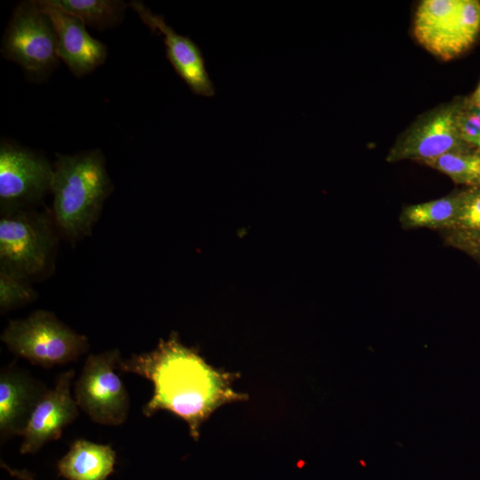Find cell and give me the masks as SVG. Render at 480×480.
Segmentation results:
<instances>
[{"instance_id":"8","label":"cell","mask_w":480,"mask_h":480,"mask_svg":"<svg viewBox=\"0 0 480 480\" xmlns=\"http://www.w3.org/2000/svg\"><path fill=\"white\" fill-rule=\"evenodd\" d=\"M53 166L42 155L12 142L0 144L1 213L27 209L51 192Z\"/></svg>"},{"instance_id":"15","label":"cell","mask_w":480,"mask_h":480,"mask_svg":"<svg viewBox=\"0 0 480 480\" xmlns=\"http://www.w3.org/2000/svg\"><path fill=\"white\" fill-rule=\"evenodd\" d=\"M464 190L449 196L405 206L399 222L404 229L430 228L440 232L452 229L459 218Z\"/></svg>"},{"instance_id":"2","label":"cell","mask_w":480,"mask_h":480,"mask_svg":"<svg viewBox=\"0 0 480 480\" xmlns=\"http://www.w3.org/2000/svg\"><path fill=\"white\" fill-rule=\"evenodd\" d=\"M112 188L100 149L56 154L51 188L55 224L69 240L89 236Z\"/></svg>"},{"instance_id":"14","label":"cell","mask_w":480,"mask_h":480,"mask_svg":"<svg viewBox=\"0 0 480 480\" xmlns=\"http://www.w3.org/2000/svg\"><path fill=\"white\" fill-rule=\"evenodd\" d=\"M116 462V454L111 445L80 438L58 461L57 470L67 480H107Z\"/></svg>"},{"instance_id":"12","label":"cell","mask_w":480,"mask_h":480,"mask_svg":"<svg viewBox=\"0 0 480 480\" xmlns=\"http://www.w3.org/2000/svg\"><path fill=\"white\" fill-rule=\"evenodd\" d=\"M36 3L53 25L60 60L74 76H84L105 62L107 46L87 32L82 20L46 0H36Z\"/></svg>"},{"instance_id":"1","label":"cell","mask_w":480,"mask_h":480,"mask_svg":"<svg viewBox=\"0 0 480 480\" xmlns=\"http://www.w3.org/2000/svg\"><path fill=\"white\" fill-rule=\"evenodd\" d=\"M117 369L153 384V395L142 408L145 416L167 411L187 423L195 441L201 426L220 407L248 399L247 394L233 388L239 373L212 366L196 348L181 343L176 333L161 339L149 352L121 358Z\"/></svg>"},{"instance_id":"21","label":"cell","mask_w":480,"mask_h":480,"mask_svg":"<svg viewBox=\"0 0 480 480\" xmlns=\"http://www.w3.org/2000/svg\"><path fill=\"white\" fill-rule=\"evenodd\" d=\"M446 243L468 254L480 263V235L442 232Z\"/></svg>"},{"instance_id":"13","label":"cell","mask_w":480,"mask_h":480,"mask_svg":"<svg viewBox=\"0 0 480 480\" xmlns=\"http://www.w3.org/2000/svg\"><path fill=\"white\" fill-rule=\"evenodd\" d=\"M49 388L10 364L0 372V441L23 436L30 417Z\"/></svg>"},{"instance_id":"24","label":"cell","mask_w":480,"mask_h":480,"mask_svg":"<svg viewBox=\"0 0 480 480\" xmlns=\"http://www.w3.org/2000/svg\"><path fill=\"white\" fill-rule=\"evenodd\" d=\"M465 108L480 120V108L471 104L468 100L463 102Z\"/></svg>"},{"instance_id":"20","label":"cell","mask_w":480,"mask_h":480,"mask_svg":"<svg viewBox=\"0 0 480 480\" xmlns=\"http://www.w3.org/2000/svg\"><path fill=\"white\" fill-rule=\"evenodd\" d=\"M457 123L462 139L480 151V120L465 108L463 102L460 106Z\"/></svg>"},{"instance_id":"11","label":"cell","mask_w":480,"mask_h":480,"mask_svg":"<svg viewBox=\"0 0 480 480\" xmlns=\"http://www.w3.org/2000/svg\"><path fill=\"white\" fill-rule=\"evenodd\" d=\"M129 5L153 32L164 36L166 57L188 88L196 95L212 97L215 87L199 46L190 37L175 32L163 16L152 12L142 2L132 1Z\"/></svg>"},{"instance_id":"23","label":"cell","mask_w":480,"mask_h":480,"mask_svg":"<svg viewBox=\"0 0 480 480\" xmlns=\"http://www.w3.org/2000/svg\"><path fill=\"white\" fill-rule=\"evenodd\" d=\"M468 101L473 104L474 106L480 108V83L477 85L476 89L473 92L472 96L468 100Z\"/></svg>"},{"instance_id":"7","label":"cell","mask_w":480,"mask_h":480,"mask_svg":"<svg viewBox=\"0 0 480 480\" xmlns=\"http://www.w3.org/2000/svg\"><path fill=\"white\" fill-rule=\"evenodd\" d=\"M120 360L117 348L91 354L75 382L73 396L78 408L98 424L119 426L128 417L130 397L116 373Z\"/></svg>"},{"instance_id":"3","label":"cell","mask_w":480,"mask_h":480,"mask_svg":"<svg viewBox=\"0 0 480 480\" xmlns=\"http://www.w3.org/2000/svg\"><path fill=\"white\" fill-rule=\"evenodd\" d=\"M1 340L15 356L43 368L76 361L90 348L86 336L43 309L25 318L9 321Z\"/></svg>"},{"instance_id":"22","label":"cell","mask_w":480,"mask_h":480,"mask_svg":"<svg viewBox=\"0 0 480 480\" xmlns=\"http://www.w3.org/2000/svg\"><path fill=\"white\" fill-rule=\"evenodd\" d=\"M1 467L4 468L12 476L16 477L20 480H35L34 475L27 469L18 470L11 468L3 461H1Z\"/></svg>"},{"instance_id":"19","label":"cell","mask_w":480,"mask_h":480,"mask_svg":"<svg viewBox=\"0 0 480 480\" xmlns=\"http://www.w3.org/2000/svg\"><path fill=\"white\" fill-rule=\"evenodd\" d=\"M447 231L480 235V186L464 190L463 203L457 222Z\"/></svg>"},{"instance_id":"4","label":"cell","mask_w":480,"mask_h":480,"mask_svg":"<svg viewBox=\"0 0 480 480\" xmlns=\"http://www.w3.org/2000/svg\"><path fill=\"white\" fill-rule=\"evenodd\" d=\"M1 54L34 81L45 80L57 68L56 33L36 1L17 4L3 36Z\"/></svg>"},{"instance_id":"5","label":"cell","mask_w":480,"mask_h":480,"mask_svg":"<svg viewBox=\"0 0 480 480\" xmlns=\"http://www.w3.org/2000/svg\"><path fill=\"white\" fill-rule=\"evenodd\" d=\"M479 31L480 2L476 0H425L415 13L416 39L444 60L468 50Z\"/></svg>"},{"instance_id":"18","label":"cell","mask_w":480,"mask_h":480,"mask_svg":"<svg viewBox=\"0 0 480 480\" xmlns=\"http://www.w3.org/2000/svg\"><path fill=\"white\" fill-rule=\"evenodd\" d=\"M37 297L28 277L0 267V310L5 313L26 305Z\"/></svg>"},{"instance_id":"16","label":"cell","mask_w":480,"mask_h":480,"mask_svg":"<svg viewBox=\"0 0 480 480\" xmlns=\"http://www.w3.org/2000/svg\"><path fill=\"white\" fill-rule=\"evenodd\" d=\"M82 20L85 26L103 30L119 24L127 4L120 0H46Z\"/></svg>"},{"instance_id":"17","label":"cell","mask_w":480,"mask_h":480,"mask_svg":"<svg viewBox=\"0 0 480 480\" xmlns=\"http://www.w3.org/2000/svg\"><path fill=\"white\" fill-rule=\"evenodd\" d=\"M447 175L453 182L468 188L480 186V151L451 152L425 163Z\"/></svg>"},{"instance_id":"9","label":"cell","mask_w":480,"mask_h":480,"mask_svg":"<svg viewBox=\"0 0 480 480\" xmlns=\"http://www.w3.org/2000/svg\"><path fill=\"white\" fill-rule=\"evenodd\" d=\"M460 103L440 108L420 118L390 149L388 162L425 163L451 152L475 149L461 137L457 123Z\"/></svg>"},{"instance_id":"10","label":"cell","mask_w":480,"mask_h":480,"mask_svg":"<svg viewBox=\"0 0 480 480\" xmlns=\"http://www.w3.org/2000/svg\"><path fill=\"white\" fill-rule=\"evenodd\" d=\"M74 370L59 374L52 388H48L37 403L20 447L21 454L36 453L46 443L61 437L64 428L79 415L78 408L71 393Z\"/></svg>"},{"instance_id":"6","label":"cell","mask_w":480,"mask_h":480,"mask_svg":"<svg viewBox=\"0 0 480 480\" xmlns=\"http://www.w3.org/2000/svg\"><path fill=\"white\" fill-rule=\"evenodd\" d=\"M55 245V234L47 213L28 209L2 213L0 267L31 280L48 268Z\"/></svg>"}]
</instances>
